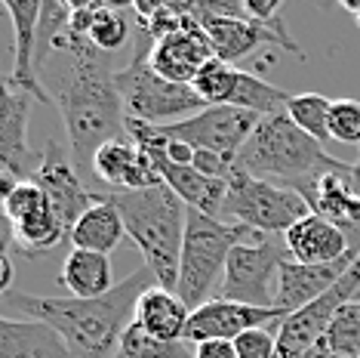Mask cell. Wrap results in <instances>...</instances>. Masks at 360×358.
I'll list each match as a JSON object with an SVG mask.
<instances>
[{
    "mask_svg": "<svg viewBox=\"0 0 360 358\" xmlns=\"http://www.w3.org/2000/svg\"><path fill=\"white\" fill-rule=\"evenodd\" d=\"M53 50L71 53V71L56 90V105L77 173L93 176L96 152L111 140H124L127 130V105L117 90L114 56L96 50L89 37H75L68 31L53 40L50 53Z\"/></svg>",
    "mask_w": 360,
    "mask_h": 358,
    "instance_id": "cell-1",
    "label": "cell"
},
{
    "mask_svg": "<svg viewBox=\"0 0 360 358\" xmlns=\"http://www.w3.org/2000/svg\"><path fill=\"white\" fill-rule=\"evenodd\" d=\"M148 266L136 268L129 278L96 300L77 297H40V294H6V303L25 312V319L44 321L62 333L75 358H114L120 340L136 321V306L148 288H154Z\"/></svg>",
    "mask_w": 360,
    "mask_h": 358,
    "instance_id": "cell-2",
    "label": "cell"
},
{
    "mask_svg": "<svg viewBox=\"0 0 360 358\" xmlns=\"http://www.w3.org/2000/svg\"><path fill=\"white\" fill-rule=\"evenodd\" d=\"M108 204L117 207L124 219L127 238H133L145 266L154 275V284L163 290L179 288V263L188 229V204L167 183L139 192H99Z\"/></svg>",
    "mask_w": 360,
    "mask_h": 358,
    "instance_id": "cell-3",
    "label": "cell"
},
{
    "mask_svg": "<svg viewBox=\"0 0 360 358\" xmlns=\"http://www.w3.org/2000/svg\"><path fill=\"white\" fill-rule=\"evenodd\" d=\"M345 161L333 158L323 152V142L308 136L290 121V115L274 111L259 121L256 133L237 154V170L265 179V183L283 185V189L299 192L308 201L314 183L330 170H339Z\"/></svg>",
    "mask_w": 360,
    "mask_h": 358,
    "instance_id": "cell-4",
    "label": "cell"
},
{
    "mask_svg": "<svg viewBox=\"0 0 360 358\" xmlns=\"http://www.w3.org/2000/svg\"><path fill=\"white\" fill-rule=\"evenodd\" d=\"M262 232L240 223H225V219L207 216L200 210L188 207V229L182 244V263H179V288L176 294L191 309L210 303V290L216 288L219 275H225L228 257L237 244L259 238Z\"/></svg>",
    "mask_w": 360,
    "mask_h": 358,
    "instance_id": "cell-5",
    "label": "cell"
},
{
    "mask_svg": "<svg viewBox=\"0 0 360 358\" xmlns=\"http://www.w3.org/2000/svg\"><path fill=\"white\" fill-rule=\"evenodd\" d=\"M311 214L308 201L299 192L256 179L243 170H231L222 219H237L262 235H286L299 219Z\"/></svg>",
    "mask_w": 360,
    "mask_h": 358,
    "instance_id": "cell-6",
    "label": "cell"
},
{
    "mask_svg": "<svg viewBox=\"0 0 360 358\" xmlns=\"http://www.w3.org/2000/svg\"><path fill=\"white\" fill-rule=\"evenodd\" d=\"M117 90L124 96L127 118L145 121V124H176L198 111L210 109L191 90V84H173L151 71V65L129 62L124 71H117Z\"/></svg>",
    "mask_w": 360,
    "mask_h": 358,
    "instance_id": "cell-7",
    "label": "cell"
},
{
    "mask_svg": "<svg viewBox=\"0 0 360 358\" xmlns=\"http://www.w3.org/2000/svg\"><path fill=\"white\" fill-rule=\"evenodd\" d=\"M262 115L234 109V105H210V109L198 111V115L176 121V124H151V130L163 140H176L191 145L194 152H212L222 158L234 161L240 149L250 142V136L256 133Z\"/></svg>",
    "mask_w": 360,
    "mask_h": 358,
    "instance_id": "cell-8",
    "label": "cell"
},
{
    "mask_svg": "<svg viewBox=\"0 0 360 358\" xmlns=\"http://www.w3.org/2000/svg\"><path fill=\"white\" fill-rule=\"evenodd\" d=\"M274 235H259L237 244L222 275V297L247 306H274L271 281L281 278V266L290 259L286 244H274Z\"/></svg>",
    "mask_w": 360,
    "mask_h": 358,
    "instance_id": "cell-9",
    "label": "cell"
},
{
    "mask_svg": "<svg viewBox=\"0 0 360 358\" xmlns=\"http://www.w3.org/2000/svg\"><path fill=\"white\" fill-rule=\"evenodd\" d=\"M283 319H286V312L277 306H247V303H234V300L216 297L191 312L188 331H185V343L198 346V343H207V340H228V343H234V340L243 337L247 331L281 324Z\"/></svg>",
    "mask_w": 360,
    "mask_h": 358,
    "instance_id": "cell-10",
    "label": "cell"
},
{
    "mask_svg": "<svg viewBox=\"0 0 360 358\" xmlns=\"http://www.w3.org/2000/svg\"><path fill=\"white\" fill-rule=\"evenodd\" d=\"M31 179L44 189L46 204H50L56 219L62 223V229L71 235L75 223L93 204V192L84 189L77 167L68 161V154H65V149L56 140H46L44 152H40V167Z\"/></svg>",
    "mask_w": 360,
    "mask_h": 358,
    "instance_id": "cell-11",
    "label": "cell"
},
{
    "mask_svg": "<svg viewBox=\"0 0 360 358\" xmlns=\"http://www.w3.org/2000/svg\"><path fill=\"white\" fill-rule=\"evenodd\" d=\"M357 254H360V247H351L348 257H342L339 263H326V266H305V263H296V259H286L281 266V278H277L274 306L283 309L286 315L311 306L314 300L330 294L335 284L345 278L348 268L354 266Z\"/></svg>",
    "mask_w": 360,
    "mask_h": 358,
    "instance_id": "cell-12",
    "label": "cell"
},
{
    "mask_svg": "<svg viewBox=\"0 0 360 358\" xmlns=\"http://www.w3.org/2000/svg\"><path fill=\"white\" fill-rule=\"evenodd\" d=\"M4 10L10 13L15 31V65L6 75V84L15 87L19 93H28L37 102H50V90L37 78V35L44 4L40 0H4Z\"/></svg>",
    "mask_w": 360,
    "mask_h": 358,
    "instance_id": "cell-13",
    "label": "cell"
},
{
    "mask_svg": "<svg viewBox=\"0 0 360 358\" xmlns=\"http://www.w3.org/2000/svg\"><path fill=\"white\" fill-rule=\"evenodd\" d=\"M28 118H31V96L19 93L4 80L0 90V161L10 176L25 183L37 173L40 158H34L28 145Z\"/></svg>",
    "mask_w": 360,
    "mask_h": 358,
    "instance_id": "cell-14",
    "label": "cell"
},
{
    "mask_svg": "<svg viewBox=\"0 0 360 358\" xmlns=\"http://www.w3.org/2000/svg\"><path fill=\"white\" fill-rule=\"evenodd\" d=\"M210 59H216V53H212L207 31L198 22L188 19L185 28H179L154 44L148 65H151V71H158L160 78L173 80V84H191Z\"/></svg>",
    "mask_w": 360,
    "mask_h": 358,
    "instance_id": "cell-15",
    "label": "cell"
},
{
    "mask_svg": "<svg viewBox=\"0 0 360 358\" xmlns=\"http://www.w3.org/2000/svg\"><path fill=\"white\" fill-rule=\"evenodd\" d=\"M139 149L151 158V164L158 167V173L163 183L173 189L179 198L185 201L191 210H200L207 216H216L222 219V207H225V195H228V183L225 179H212V176H203L200 170L194 167H182V164H173L167 154L160 152L158 142H136Z\"/></svg>",
    "mask_w": 360,
    "mask_h": 358,
    "instance_id": "cell-16",
    "label": "cell"
},
{
    "mask_svg": "<svg viewBox=\"0 0 360 358\" xmlns=\"http://www.w3.org/2000/svg\"><path fill=\"white\" fill-rule=\"evenodd\" d=\"M93 179L108 185V192H139V189H151V185L163 183L158 167L151 164V158L133 140L105 142L96 152Z\"/></svg>",
    "mask_w": 360,
    "mask_h": 358,
    "instance_id": "cell-17",
    "label": "cell"
},
{
    "mask_svg": "<svg viewBox=\"0 0 360 358\" xmlns=\"http://www.w3.org/2000/svg\"><path fill=\"white\" fill-rule=\"evenodd\" d=\"M283 244H286V250H290V259L305 263V266L339 263L351 250L348 235L335 223L323 219L321 214H308L305 219H299V223L283 235Z\"/></svg>",
    "mask_w": 360,
    "mask_h": 358,
    "instance_id": "cell-18",
    "label": "cell"
},
{
    "mask_svg": "<svg viewBox=\"0 0 360 358\" xmlns=\"http://www.w3.org/2000/svg\"><path fill=\"white\" fill-rule=\"evenodd\" d=\"M0 358H75L62 333L34 319H0Z\"/></svg>",
    "mask_w": 360,
    "mask_h": 358,
    "instance_id": "cell-19",
    "label": "cell"
},
{
    "mask_svg": "<svg viewBox=\"0 0 360 358\" xmlns=\"http://www.w3.org/2000/svg\"><path fill=\"white\" fill-rule=\"evenodd\" d=\"M191 309L182 303V297L163 288H148L136 306V324L148 337L163 340V343H185V331Z\"/></svg>",
    "mask_w": 360,
    "mask_h": 358,
    "instance_id": "cell-20",
    "label": "cell"
},
{
    "mask_svg": "<svg viewBox=\"0 0 360 358\" xmlns=\"http://www.w3.org/2000/svg\"><path fill=\"white\" fill-rule=\"evenodd\" d=\"M59 284L77 300H96V297L111 294V290L117 288L114 275H111V259L105 254L80 250V247L68 250V257H65V263H62V272H59Z\"/></svg>",
    "mask_w": 360,
    "mask_h": 358,
    "instance_id": "cell-21",
    "label": "cell"
},
{
    "mask_svg": "<svg viewBox=\"0 0 360 358\" xmlns=\"http://www.w3.org/2000/svg\"><path fill=\"white\" fill-rule=\"evenodd\" d=\"M124 219H120L117 207L108 204L99 192H93V204L84 216L75 223L68 241L71 247H80V250H96V254H105L108 257L120 241H124Z\"/></svg>",
    "mask_w": 360,
    "mask_h": 358,
    "instance_id": "cell-22",
    "label": "cell"
},
{
    "mask_svg": "<svg viewBox=\"0 0 360 358\" xmlns=\"http://www.w3.org/2000/svg\"><path fill=\"white\" fill-rule=\"evenodd\" d=\"M62 238H68V232L62 229V223L56 219V214L50 207L37 210V214H28L19 223H6V250L10 254V244L22 250V257H44L59 244Z\"/></svg>",
    "mask_w": 360,
    "mask_h": 358,
    "instance_id": "cell-23",
    "label": "cell"
},
{
    "mask_svg": "<svg viewBox=\"0 0 360 358\" xmlns=\"http://www.w3.org/2000/svg\"><path fill=\"white\" fill-rule=\"evenodd\" d=\"M330 111L333 99H326L321 93H292V99L286 102V115L299 130H305L308 136H314L317 142L330 140Z\"/></svg>",
    "mask_w": 360,
    "mask_h": 358,
    "instance_id": "cell-24",
    "label": "cell"
},
{
    "mask_svg": "<svg viewBox=\"0 0 360 358\" xmlns=\"http://www.w3.org/2000/svg\"><path fill=\"white\" fill-rule=\"evenodd\" d=\"M89 44L96 50L114 56L120 47L129 40V22H127V13L124 6L117 4H96V13H93V22H89Z\"/></svg>",
    "mask_w": 360,
    "mask_h": 358,
    "instance_id": "cell-25",
    "label": "cell"
},
{
    "mask_svg": "<svg viewBox=\"0 0 360 358\" xmlns=\"http://www.w3.org/2000/svg\"><path fill=\"white\" fill-rule=\"evenodd\" d=\"M237 75H240V68H234V65H228L222 59H210L198 71V78L191 80V90L207 105H231Z\"/></svg>",
    "mask_w": 360,
    "mask_h": 358,
    "instance_id": "cell-26",
    "label": "cell"
},
{
    "mask_svg": "<svg viewBox=\"0 0 360 358\" xmlns=\"http://www.w3.org/2000/svg\"><path fill=\"white\" fill-rule=\"evenodd\" d=\"M323 340L333 358H360V297L335 312Z\"/></svg>",
    "mask_w": 360,
    "mask_h": 358,
    "instance_id": "cell-27",
    "label": "cell"
},
{
    "mask_svg": "<svg viewBox=\"0 0 360 358\" xmlns=\"http://www.w3.org/2000/svg\"><path fill=\"white\" fill-rule=\"evenodd\" d=\"M114 358H194V352H188L185 343H163V340L148 337L133 321L129 331L124 333V340H120V349Z\"/></svg>",
    "mask_w": 360,
    "mask_h": 358,
    "instance_id": "cell-28",
    "label": "cell"
},
{
    "mask_svg": "<svg viewBox=\"0 0 360 358\" xmlns=\"http://www.w3.org/2000/svg\"><path fill=\"white\" fill-rule=\"evenodd\" d=\"M50 207L46 204L44 189L34 183V179H25V183H15L10 192L4 195V216L6 223H19L28 214H37V210Z\"/></svg>",
    "mask_w": 360,
    "mask_h": 358,
    "instance_id": "cell-29",
    "label": "cell"
},
{
    "mask_svg": "<svg viewBox=\"0 0 360 358\" xmlns=\"http://www.w3.org/2000/svg\"><path fill=\"white\" fill-rule=\"evenodd\" d=\"M330 140L345 142V145H360V102L357 99H333Z\"/></svg>",
    "mask_w": 360,
    "mask_h": 358,
    "instance_id": "cell-30",
    "label": "cell"
},
{
    "mask_svg": "<svg viewBox=\"0 0 360 358\" xmlns=\"http://www.w3.org/2000/svg\"><path fill=\"white\" fill-rule=\"evenodd\" d=\"M237 358H277V331L271 333L268 328L247 331L243 337L234 340Z\"/></svg>",
    "mask_w": 360,
    "mask_h": 358,
    "instance_id": "cell-31",
    "label": "cell"
},
{
    "mask_svg": "<svg viewBox=\"0 0 360 358\" xmlns=\"http://www.w3.org/2000/svg\"><path fill=\"white\" fill-rule=\"evenodd\" d=\"M194 358H237V349L228 340H207L194 346Z\"/></svg>",
    "mask_w": 360,
    "mask_h": 358,
    "instance_id": "cell-32",
    "label": "cell"
},
{
    "mask_svg": "<svg viewBox=\"0 0 360 358\" xmlns=\"http://www.w3.org/2000/svg\"><path fill=\"white\" fill-rule=\"evenodd\" d=\"M4 275H0V290L4 294H10V284H13V259H10V254H4Z\"/></svg>",
    "mask_w": 360,
    "mask_h": 358,
    "instance_id": "cell-33",
    "label": "cell"
},
{
    "mask_svg": "<svg viewBox=\"0 0 360 358\" xmlns=\"http://www.w3.org/2000/svg\"><path fill=\"white\" fill-rule=\"evenodd\" d=\"M342 10L354 16V22H357V28H360V4H357V0H342Z\"/></svg>",
    "mask_w": 360,
    "mask_h": 358,
    "instance_id": "cell-34",
    "label": "cell"
}]
</instances>
